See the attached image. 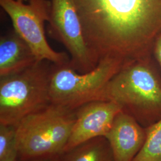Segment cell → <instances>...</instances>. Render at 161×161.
Here are the masks:
<instances>
[{
  "instance_id": "6da1fadb",
  "label": "cell",
  "mask_w": 161,
  "mask_h": 161,
  "mask_svg": "<svg viewBox=\"0 0 161 161\" xmlns=\"http://www.w3.org/2000/svg\"><path fill=\"white\" fill-rule=\"evenodd\" d=\"M83 35L98 60L152 54L161 31V0H74Z\"/></svg>"
},
{
  "instance_id": "7a4b0ae2",
  "label": "cell",
  "mask_w": 161,
  "mask_h": 161,
  "mask_svg": "<svg viewBox=\"0 0 161 161\" xmlns=\"http://www.w3.org/2000/svg\"><path fill=\"white\" fill-rule=\"evenodd\" d=\"M102 100L115 102L144 128L161 119V70L152 54L128 60L109 81Z\"/></svg>"
},
{
  "instance_id": "3957f363",
  "label": "cell",
  "mask_w": 161,
  "mask_h": 161,
  "mask_svg": "<svg viewBox=\"0 0 161 161\" xmlns=\"http://www.w3.org/2000/svg\"><path fill=\"white\" fill-rule=\"evenodd\" d=\"M76 120L75 109L50 104L16 125L18 158L31 161L60 156Z\"/></svg>"
},
{
  "instance_id": "277c9868",
  "label": "cell",
  "mask_w": 161,
  "mask_h": 161,
  "mask_svg": "<svg viewBox=\"0 0 161 161\" xmlns=\"http://www.w3.org/2000/svg\"><path fill=\"white\" fill-rule=\"evenodd\" d=\"M52 64L38 61L19 72L0 77V124L16 126L26 116L51 104Z\"/></svg>"
},
{
  "instance_id": "5b68a950",
  "label": "cell",
  "mask_w": 161,
  "mask_h": 161,
  "mask_svg": "<svg viewBox=\"0 0 161 161\" xmlns=\"http://www.w3.org/2000/svg\"><path fill=\"white\" fill-rule=\"evenodd\" d=\"M127 61L106 56L86 73L77 72L70 61L53 64L50 80L51 104L75 110L88 102L102 100L105 86Z\"/></svg>"
},
{
  "instance_id": "8992f818",
  "label": "cell",
  "mask_w": 161,
  "mask_h": 161,
  "mask_svg": "<svg viewBox=\"0 0 161 161\" xmlns=\"http://www.w3.org/2000/svg\"><path fill=\"white\" fill-rule=\"evenodd\" d=\"M49 28L52 35L70 54V64L80 73L94 69L99 60L85 40L74 0H51Z\"/></svg>"
},
{
  "instance_id": "52a82bcc",
  "label": "cell",
  "mask_w": 161,
  "mask_h": 161,
  "mask_svg": "<svg viewBox=\"0 0 161 161\" xmlns=\"http://www.w3.org/2000/svg\"><path fill=\"white\" fill-rule=\"evenodd\" d=\"M0 5L12 20L14 30L29 47L38 61L53 64L70 61L66 53L53 49L47 40L44 28L46 22L31 6L17 0H0Z\"/></svg>"
},
{
  "instance_id": "ba28073f",
  "label": "cell",
  "mask_w": 161,
  "mask_h": 161,
  "mask_svg": "<svg viewBox=\"0 0 161 161\" xmlns=\"http://www.w3.org/2000/svg\"><path fill=\"white\" fill-rule=\"evenodd\" d=\"M121 110L115 102L105 100L90 102L75 109L76 120L64 152L90 139L106 137Z\"/></svg>"
},
{
  "instance_id": "9c48e42d",
  "label": "cell",
  "mask_w": 161,
  "mask_h": 161,
  "mask_svg": "<svg viewBox=\"0 0 161 161\" xmlns=\"http://www.w3.org/2000/svg\"><path fill=\"white\" fill-rule=\"evenodd\" d=\"M105 137L112 150L113 161H132L144 146L146 129L121 110Z\"/></svg>"
},
{
  "instance_id": "30bf717a",
  "label": "cell",
  "mask_w": 161,
  "mask_h": 161,
  "mask_svg": "<svg viewBox=\"0 0 161 161\" xmlns=\"http://www.w3.org/2000/svg\"><path fill=\"white\" fill-rule=\"evenodd\" d=\"M38 62L34 54L14 30L0 38V77L25 70Z\"/></svg>"
},
{
  "instance_id": "8fae6325",
  "label": "cell",
  "mask_w": 161,
  "mask_h": 161,
  "mask_svg": "<svg viewBox=\"0 0 161 161\" xmlns=\"http://www.w3.org/2000/svg\"><path fill=\"white\" fill-rule=\"evenodd\" d=\"M58 161H113V153L108 139L97 137L62 153Z\"/></svg>"
},
{
  "instance_id": "7c38bea8",
  "label": "cell",
  "mask_w": 161,
  "mask_h": 161,
  "mask_svg": "<svg viewBox=\"0 0 161 161\" xmlns=\"http://www.w3.org/2000/svg\"><path fill=\"white\" fill-rule=\"evenodd\" d=\"M146 129V139L132 161H161V119Z\"/></svg>"
},
{
  "instance_id": "4fadbf2b",
  "label": "cell",
  "mask_w": 161,
  "mask_h": 161,
  "mask_svg": "<svg viewBox=\"0 0 161 161\" xmlns=\"http://www.w3.org/2000/svg\"><path fill=\"white\" fill-rule=\"evenodd\" d=\"M18 158L16 127L0 124V161Z\"/></svg>"
},
{
  "instance_id": "5bb4252c",
  "label": "cell",
  "mask_w": 161,
  "mask_h": 161,
  "mask_svg": "<svg viewBox=\"0 0 161 161\" xmlns=\"http://www.w3.org/2000/svg\"><path fill=\"white\" fill-rule=\"evenodd\" d=\"M19 2L28 4L31 6L41 17L48 22L51 8V1L48 0H17Z\"/></svg>"
},
{
  "instance_id": "9a60e30c",
  "label": "cell",
  "mask_w": 161,
  "mask_h": 161,
  "mask_svg": "<svg viewBox=\"0 0 161 161\" xmlns=\"http://www.w3.org/2000/svg\"><path fill=\"white\" fill-rule=\"evenodd\" d=\"M152 52L153 58L161 70V31L154 40Z\"/></svg>"
},
{
  "instance_id": "2e32d148",
  "label": "cell",
  "mask_w": 161,
  "mask_h": 161,
  "mask_svg": "<svg viewBox=\"0 0 161 161\" xmlns=\"http://www.w3.org/2000/svg\"><path fill=\"white\" fill-rule=\"evenodd\" d=\"M58 158H59V156H54V157H50V158H46L35 159V160L31 161H58Z\"/></svg>"
},
{
  "instance_id": "e0dca14e",
  "label": "cell",
  "mask_w": 161,
  "mask_h": 161,
  "mask_svg": "<svg viewBox=\"0 0 161 161\" xmlns=\"http://www.w3.org/2000/svg\"><path fill=\"white\" fill-rule=\"evenodd\" d=\"M6 161H23L20 159H19V158H15V159H10V160H7Z\"/></svg>"
}]
</instances>
